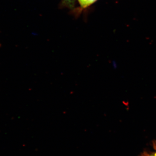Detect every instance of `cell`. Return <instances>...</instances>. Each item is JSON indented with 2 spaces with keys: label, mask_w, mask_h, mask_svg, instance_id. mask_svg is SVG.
Wrapping results in <instances>:
<instances>
[{
  "label": "cell",
  "mask_w": 156,
  "mask_h": 156,
  "mask_svg": "<svg viewBox=\"0 0 156 156\" xmlns=\"http://www.w3.org/2000/svg\"><path fill=\"white\" fill-rule=\"evenodd\" d=\"M97 0H78L82 8L85 9L95 3Z\"/></svg>",
  "instance_id": "cell-1"
},
{
  "label": "cell",
  "mask_w": 156,
  "mask_h": 156,
  "mask_svg": "<svg viewBox=\"0 0 156 156\" xmlns=\"http://www.w3.org/2000/svg\"><path fill=\"white\" fill-rule=\"evenodd\" d=\"M63 2L70 8H73L75 3L76 0H62Z\"/></svg>",
  "instance_id": "cell-2"
},
{
  "label": "cell",
  "mask_w": 156,
  "mask_h": 156,
  "mask_svg": "<svg viewBox=\"0 0 156 156\" xmlns=\"http://www.w3.org/2000/svg\"><path fill=\"white\" fill-rule=\"evenodd\" d=\"M149 156H156V152L154 154L151 155H150Z\"/></svg>",
  "instance_id": "cell-3"
}]
</instances>
